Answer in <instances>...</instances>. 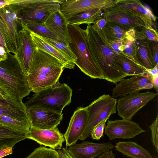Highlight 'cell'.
I'll return each mask as SVG.
<instances>
[{
  "label": "cell",
  "instance_id": "31",
  "mask_svg": "<svg viewBox=\"0 0 158 158\" xmlns=\"http://www.w3.org/2000/svg\"><path fill=\"white\" fill-rule=\"evenodd\" d=\"M22 22L30 31L42 37L51 38L64 41L57 35L52 32L45 25L44 23H24L22 21Z\"/></svg>",
  "mask_w": 158,
  "mask_h": 158
},
{
  "label": "cell",
  "instance_id": "37",
  "mask_svg": "<svg viewBox=\"0 0 158 158\" xmlns=\"http://www.w3.org/2000/svg\"><path fill=\"white\" fill-rule=\"evenodd\" d=\"M158 115H157L155 121L149 126L151 132V141L156 151L158 153Z\"/></svg>",
  "mask_w": 158,
  "mask_h": 158
},
{
  "label": "cell",
  "instance_id": "2",
  "mask_svg": "<svg viewBox=\"0 0 158 158\" xmlns=\"http://www.w3.org/2000/svg\"><path fill=\"white\" fill-rule=\"evenodd\" d=\"M70 42L69 45L76 56V64L84 74L92 78L103 79L101 70L89 49L85 30L80 25L69 24Z\"/></svg>",
  "mask_w": 158,
  "mask_h": 158
},
{
  "label": "cell",
  "instance_id": "36",
  "mask_svg": "<svg viewBox=\"0 0 158 158\" xmlns=\"http://www.w3.org/2000/svg\"><path fill=\"white\" fill-rule=\"evenodd\" d=\"M107 119L97 124L93 129L90 135L93 139L99 140L103 135Z\"/></svg>",
  "mask_w": 158,
  "mask_h": 158
},
{
  "label": "cell",
  "instance_id": "8",
  "mask_svg": "<svg viewBox=\"0 0 158 158\" xmlns=\"http://www.w3.org/2000/svg\"><path fill=\"white\" fill-rule=\"evenodd\" d=\"M117 100L109 94H104L87 106L88 122L79 140L84 141L89 137L94 128L98 123L116 113Z\"/></svg>",
  "mask_w": 158,
  "mask_h": 158
},
{
  "label": "cell",
  "instance_id": "40",
  "mask_svg": "<svg viewBox=\"0 0 158 158\" xmlns=\"http://www.w3.org/2000/svg\"><path fill=\"white\" fill-rule=\"evenodd\" d=\"M56 151L59 158H73L69 153L66 148H62L61 149Z\"/></svg>",
  "mask_w": 158,
  "mask_h": 158
},
{
  "label": "cell",
  "instance_id": "17",
  "mask_svg": "<svg viewBox=\"0 0 158 158\" xmlns=\"http://www.w3.org/2000/svg\"><path fill=\"white\" fill-rule=\"evenodd\" d=\"M118 82L112 91V97L114 98L153 88L150 78L144 75L132 76L129 79L123 78Z\"/></svg>",
  "mask_w": 158,
  "mask_h": 158
},
{
  "label": "cell",
  "instance_id": "10",
  "mask_svg": "<svg viewBox=\"0 0 158 158\" xmlns=\"http://www.w3.org/2000/svg\"><path fill=\"white\" fill-rule=\"evenodd\" d=\"M21 24L19 33L18 49L14 57L21 71L27 76L30 70L35 47L28 29L22 21Z\"/></svg>",
  "mask_w": 158,
  "mask_h": 158
},
{
  "label": "cell",
  "instance_id": "5",
  "mask_svg": "<svg viewBox=\"0 0 158 158\" xmlns=\"http://www.w3.org/2000/svg\"><path fill=\"white\" fill-rule=\"evenodd\" d=\"M20 11L11 5L0 8V33L7 52L14 55L18 49L19 28L21 27Z\"/></svg>",
  "mask_w": 158,
  "mask_h": 158
},
{
  "label": "cell",
  "instance_id": "19",
  "mask_svg": "<svg viewBox=\"0 0 158 158\" xmlns=\"http://www.w3.org/2000/svg\"><path fill=\"white\" fill-rule=\"evenodd\" d=\"M0 115L30 122L25 103L8 98L0 100Z\"/></svg>",
  "mask_w": 158,
  "mask_h": 158
},
{
  "label": "cell",
  "instance_id": "11",
  "mask_svg": "<svg viewBox=\"0 0 158 158\" xmlns=\"http://www.w3.org/2000/svg\"><path fill=\"white\" fill-rule=\"evenodd\" d=\"M116 0H63L60 10L68 19L83 12L100 9L102 10L115 6Z\"/></svg>",
  "mask_w": 158,
  "mask_h": 158
},
{
  "label": "cell",
  "instance_id": "34",
  "mask_svg": "<svg viewBox=\"0 0 158 158\" xmlns=\"http://www.w3.org/2000/svg\"><path fill=\"white\" fill-rule=\"evenodd\" d=\"M106 23V19L100 16L95 19L94 25H91L92 27L97 32L102 41L104 43L105 42L106 37L103 30Z\"/></svg>",
  "mask_w": 158,
  "mask_h": 158
},
{
  "label": "cell",
  "instance_id": "25",
  "mask_svg": "<svg viewBox=\"0 0 158 158\" xmlns=\"http://www.w3.org/2000/svg\"><path fill=\"white\" fill-rule=\"evenodd\" d=\"M132 28L113 21H107L103 31L106 38L112 41H123Z\"/></svg>",
  "mask_w": 158,
  "mask_h": 158
},
{
  "label": "cell",
  "instance_id": "4",
  "mask_svg": "<svg viewBox=\"0 0 158 158\" xmlns=\"http://www.w3.org/2000/svg\"><path fill=\"white\" fill-rule=\"evenodd\" d=\"M0 91L7 97L22 102L31 92L26 76L17 63L0 64Z\"/></svg>",
  "mask_w": 158,
  "mask_h": 158
},
{
  "label": "cell",
  "instance_id": "38",
  "mask_svg": "<svg viewBox=\"0 0 158 158\" xmlns=\"http://www.w3.org/2000/svg\"><path fill=\"white\" fill-rule=\"evenodd\" d=\"M140 29L146 39L158 42L157 31L153 28L145 26Z\"/></svg>",
  "mask_w": 158,
  "mask_h": 158
},
{
  "label": "cell",
  "instance_id": "35",
  "mask_svg": "<svg viewBox=\"0 0 158 158\" xmlns=\"http://www.w3.org/2000/svg\"><path fill=\"white\" fill-rule=\"evenodd\" d=\"M148 40L150 54L154 67L158 65V42Z\"/></svg>",
  "mask_w": 158,
  "mask_h": 158
},
{
  "label": "cell",
  "instance_id": "24",
  "mask_svg": "<svg viewBox=\"0 0 158 158\" xmlns=\"http://www.w3.org/2000/svg\"><path fill=\"white\" fill-rule=\"evenodd\" d=\"M114 148L118 151L129 158H152L148 150L134 142H118L116 143Z\"/></svg>",
  "mask_w": 158,
  "mask_h": 158
},
{
  "label": "cell",
  "instance_id": "30",
  "mask_svg": "<svg viewBox=\"0 0 158 158\" xmlns=\"http://www.w3.org/2000/svg\"><path fill=\"white\" fill-rule=\"evenodd\" d=\"M124 50L123 54L131 58L138 64L137 60L138 44L135 37V30L132 28L123 40Z\"/></svg>",
  "mask_w": 158,
  "mask_h": 158
},
{
  "label": "cell",
  "instance_id": "32",
  "mask_svg": "<svg viewBox=\"0 0 158 158\" xmlns=\"http://www.w3.org/2000/svg\"><path fill=\"white\" fill-rule=\"evenodd\" d=\"M42 37L49 44L75 63L77 60V58L72 51L69 44L63 41L52 38Z\"/></svg>",
  "mask_w": 158,
  "mask_h": 158
},
{
  "label": "cell",
  "instance_id": "16",
  "mask_svg": "<svg viewBox=\"0 0 158 158\" xmlns=\"http://www.w3.org/2000/svg\"><path fill=\"white\" fill-rule=\"evenodd\" d=\"M88 118L87 107H79L74 112L64 134L66 147L76 143L83 134Z\"/></svg>",
  "mask_w": 158,
  "mask_h": 158
},
{
  "label": "cell",
  "instance_id": "26",
  "mask_svg": "<svg viewBox=\"0 0 158 158\" xmlns=\"http://www.w3.org/2000/svg\"><path fill=\"white\" fill-rule=\"evenodd\" d=\"M26 134H22L0 124V149L13 148L18 142L26 139Z\"/></svg>",
  "mask_w": 158,
  "mask_h": 158
},
{
  "label": "cell",
  "instance_id": "47",
  "mask_svg": "<svg viewBox=\"0 0 158 158\" xmlns=\"http://www.w3.org/2000/svg\"><path fill=\"white\" fill-rule=\"evenodd\" d=\"M157 158V157H155V158Z\"/></svg>",
  "mask_w": 158,
  "mask_h": 158
},
{
  "label": "cell",
  "instance_id": "6",
  "mask_svg": "<svg viewBox=\"0 0 158 158\" xmlns=\"http://www.w3.org/2000/svg\"><path fill=\"white\" fill-rule=\"evenodd\" d=\"M9 5L21 10L22 21L24 23H44L54 12L59 9L62 0H8Z\"/></svg>",
  "mask_w": 158,
  "mask_h": 158
},
{
  "label": "cell",
  "instance_id": "46",
  "mask_svg": "<svg viewBox=\"0 0 158 158\" xmlns=\"http://www.w3.org/2000/svg\"><path fill=\"white\" fill-rule=\"evenodd\" d=\"M0 43L5 47V44L0 33Z\"/></svg>",
  "mask_w": 158,
  "mask_h": 158
},
{
  "label": "cell",
  "instance_id": "14",
  "mask_svg": "<svg viewBox=\"0 0 158 158\" xmlns=\"http://www.w3.org/2000/svg\"><path fill=\"white\" fill-rule=\"evenodd\" d=\"M31 127L50 129L57 127L63 118V114L37 106L27 108Z\"/></svg>",
  "mask_w": 158,
  "mask_h": 158
},
{
  "label": "cell",
  "instance_id": "3",
  "mask_svg": "<svg viewBox=\"0 0 158 158\" xmlns=\"http://www.w3.org/2000/svg\"><path fill=\"white\" fill-rule=\"evenodd\" d=\"M72 93V89L67 84L58 81L36 93L25 104L26 108L37 106L61 114L64 108L70 103Z\"/></svg>",
  "mask_w": 158,
  "mask_h": 158
},
{
  "label": "cell",
  "instance_id": "33",
  "mask_svg": "<svg viewBox=\"0 0 158 158\" xmlns=\"http://www.w3.org/2000/svg\"><path fill=\"white\" fill-rule=\"evenodd\" d=\"M25 158H59L56 150L40 146Z\"/></svg>",
  "mask_w": 158,
  "mask_h": 158
},
{
  "label": "cell",
  "instance_id": "29",
  "mask_svg": "<svg viewBox=\"0 0 158 158\" xmlns=\"http://www.w3.org/2000/svg\"><path fill=\"white\" fill-rule=\"evenodd\" d=\"M0 124L15 131L26 134L31 127L30 122L21 121L5 116L0 115Z\"/></svg>",
  "mask_w": 158,
  "mask_h": 158
},
{
  "label": "cell",
  "instance_id": "13",
  "mask_svg": "<svg viewBox=\"0 0 158 158\" xmlns=\"http://www.w3.org/2000/svg\"><path fill=\"white\" fill-rule=\"evenodd\" d=\"M106 21H113L134 29L145 27L141 16L137 13L117 5L102 10L100 15Z\"/></svg>",
  "mask_w": 158,
  "mask_h": 158
},
{
  "label": "cell",
  "instance_id": "21",
  "mask_svg": "<svg viewBox=\"0 0 158 158\" xmlns=\"http://www.w3.org/2000/svg\"><path fill=\"white\" fill-rule=\"evenodd\" d=\"M44 23L53 32L65 42L69 44L70 40L68 29V19L58 9L53 13Z\"/></svg>",
  "mask_w": 158,
  "mask_h": 158
},
{
  "label": "cell",
  "instance_id": "20",
  "mask_svg": "<svg viewBox=\"0 0 158 158\" xmlns=\"http://www.w3.org/2000/svg\"><path fill=\"white\" fill-rule=\"evenodd\" d=\"M116 5L123 8L134 12L141 17L145 26L151 27L157 31L153 22L157 17L150 9L143 5L139 0H116Z\"/></svg>",
  "mask_w": 158,
  "mask_h": 158
},
{
  "label": "cell",
  "instance_id": "28",
  "mask_svg": "<svg viewBox=\"0 0 158 158\" xmlns=\"http://www.w3.org/2000/svg\"><path fill=\"white\" fill-rule=\"evenodd\" d=\"M102 12L100 9L83 12L68 19L69 24L80 25L83 24L90 25L94 24L95 19L99 17Z\"/></svg>",
  "mask_w": 158,
  "mask_h": 158
},
{
  "label": "cell",
  "instance_id": "44",
  "mask_svg": "<svg viewBox=\"0 0 158 158\" xmlns=\"http://www.w3.org/2000/svg\"><path fill=\"white\" fill-rule=\"evenodd\" d=\"M150 78L153 77L158 75V65H156L154 68L150 69H146Z\"/></svg>",
  "mask_w": 158,
  "mask_h": 158
},
{
  "label": "cell",
  "instance_id": "42",
  "mask_svg": "<svg viewBox=\"0 0 158 158\" xmlns=\"http://www.w3.org/2000/svg\"><path fill=\"white\" fill-rule=\"evenodd\" d=\"M115 155V154L111 150L103 152L98 156V158H114Z\"/></svg>",
  "mask_w": 158,
  "mask_h": 158
},
{
  "label": "cell",
  "instance_id": "15",
  "mask_svg": "<svg viewBox=\"0 0 158 158\" xmlns=\"http://www.w3.org/2000/svg\"><path fill=\"white\" fill-rule=\"evenodd\" d=\"M26 137V139L33 140L40 145L56 150L62 148L63 143L65 141L64 134L60 131L57 127L46 129L31 127Z\"/></svg>",
  "mask_w": 158,
  "mask_h": 158
},
{
  "label": "cell",
  "instance_id": "22",
  "mask_svg": "<svg viewBox=\"0 0 158 158\" xmlns=\"http://www.w3.org/2000/svg\"><path fill=\"white\" fill-rule=\"evenodd\" d=\"M28 30L32 40L36 48L44 51L56 58L62 64L64 68H74L75 64L74 62L49 44L42 36L29 29Z\"/></svg>",
  "mask_w": 158,
  "mask_h": 158
},
{
  "label": "cell",
  "instance_id": "41",
  "mask_svg": "<svg viewBox=\"0 0 158 158\" xmlns=\"http://www.w3.org/2000/svg\"><path fill=\"white\" fill-rule=\"evenodd\" d=\"M13 153V148L8 147L0 149V158L11 154Z\"/></svg>",
  "mask_w": 158,
  "mask_h": 158
},
{
  "label": "cell",
  "instance_id": "27",
  "mask_svg": "<svg viewBox=\"0 0 158 158\" xmlns=\"http://www.w3.org/2000/svg\"><path fill=\"white\" fill-rule=\"evenodd\" d=\"M137 41L138 44L137 57L138 64L146 69L154 68L155 67L148 50L147 40Z\"/></svg>",
  "mask_w": 158,
  "mask_h": 158
},
{
  "label": "cell",
  "instance_id": "9",
  "mask_svg": "<svg viewBox=\"0 0 158 158\" xmlns=\"http://www.w3.org/2000/svg\"><path fill=\"white\" fill-rule=\"evenodd\" d=\"M153 92H138L121 97L117 102L118 115L123 119L131 120L140 109L152 100L157 95Z\"/></svg>",
  "mask_w": 158,
  "mask_h": 158
},
{
  "label": "cell",
  "instance_id": "18",
  "mask_svg": "<svg viewBox=\"0 0 158 158\" xmlns=\"http://www.w3.org/2000/svg\"><path fill=\"white\" fill-rule=\"evenodd\" d=\"M114 148V146L109 141L103 143L83 141L76 143L67 149L73 158H94Z\"/></svg>",
  "mask_w": 158,
  "mask_h": 158
},
{
  "label": "cell",
  "instance_id": "23",
  "mask_svg": "<svg viewBox=\"0 0 158 158\" xmlns=\"http://www.w3.org/2000/svg\"><path fill=\"white\" fill-rule=\"evenodd\" d=\"M115 61L122 70L127 75H144L150 76L146 69L135 62L128 56L116 52Z\"/></svg>",
  "mask_w": 158,
  "mask_h": 158
},
{
  "label": "cell",
  "instance_id": "12",
  "mask_svg": "<svg viewBox=\"0 0 158 158\" xmlns=\"http://www.w3.org/2000/svg\"><path fill=\"white\" fill-rule=\"evenodd\" d=\"M105 128L104 133L109 140L116 139L134 138L146 131L137 123L124 119L109 120Z\"/></svg>",
  "mask_w": 158,
  "mask_h": 158
},
{
  "label": "cell",
  "instance_id": "45",
  "mask_svg": "<svg viewBox=\"0 0 158 158\" xmlns=\"http://www.w3.org/2000/svg\"><path fill=\"white\" fill-rule=\"evenodd\" d=\"M151 80L153 88H154L156 90H157L158 89V75L152 77L151 78Z\"/></svg>",
  "mask_w": 158,
  "mask_h": 158
},
{
  "label": "cell",
  "instance_id": "43",
  "mask_svg": "<svg viewBox=\"0 0 158 158\" xmlns=\"http://www.w3.org/2000/svg\"><path fill=\"white\" fill-rule=\"evenodd\" d=\"M7 53L4 47L2 46L0 47V62L6 61L7 59Z\"/></svg>",
  "mask_w": 158,
  "mask_h": 158
},
{
  "label": "cell",
  "instance_id": "1",
  "mask_svg": "<svg viewBox=\"0 0 158 158\" xmlns=\"http://www.w3.org/2000/svg\"><path fill=\"white\" fill-rule=\"evenodd\" d=\"M85 30L89 49L101 70L103 79L116 83L127 77L115 61L116 52L102 41L91 25H87Z\"/></svg>",
  "mask_w": 158,
  "mask_h": 158
},
{
  "label": "cell",
  "instance_id": "7",
  "mask_svg": "<svg viewBox=\"0 0 158 158\" xmlns=\"http://www.w3.org/2000/svg\"><path fill=\"white\" fill-rule=\"evenodd\" d=\"M64 69L62 64L56 58L35 47L27 75H32L39 83H46L53 80L59 71Z\"/></svg>",
  "mask_w": 158,
  "mask_h": 158
},
{
  "label": "cell",
  "instance_id": "39",
  "mask_svg": "<svg viewBox=\"0 0 158 158\" xmlns=\"http://www.w3.org/2000/svg\"><path fill=\"white\" fill-rule=\"evenodd\" d=\"M104 43L114 51L123 53L124 50V45L123 41H112L106 38Z\"/></svg>",
  "mask_w": 158,
  "mask_h": 158
}]
</instances>
